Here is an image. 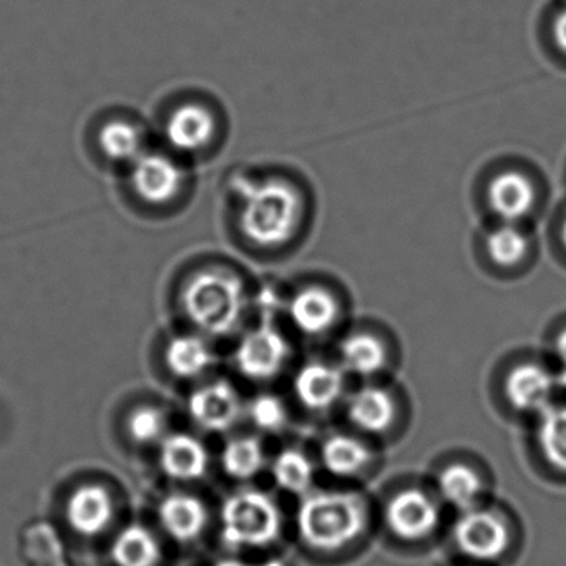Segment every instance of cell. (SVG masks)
<instances>
[{"instance_id":"6da1fadb","label":"cell","mask_w":566,"mask_h":566,"mask_svg":"<svg viewBox=\"0 0 566 566\" xmlns=\"http://www.w3.org/2000/svg\"><path fill=\"white\" fill-rule=\"evenodd\" d=\"M306 218L300 187L284 177L243 181L237 205V230L251 250L276 253L290 247Z\"/></svg>"},{"instance_id":"7a4b0ae2","label":"cell","mask_w":566,"mask_h":566,"mask_svg":"<svg viewBox=\"0 0 566 566\" xmlns=\"http://www.w3.org/2000/svg\"><path fill=\"white\" fill-rule=\"evenodd\" d=\"M250 303L247 280L221 264H205L185 277L180 307L201 333L223 336L243 319Z\"/></svg>"},{"instance_id":"3957f363","label":"cell","mask_w":566,"mask_h":566,"mask_svg":"<svg viewBox=\"0 0 566 566\" xmlns=\"http://www.w3.org/2000/svg\"><path fill=\"white\" fill-rule=\"evenodd\" d=\"M369 525L366 496L349 490L306 493L297 513L301 538L319 552H337L364 535Z\"/></svg>"},{"instance_id":"277c9868","label":"cell","mask_w":566,"mask_h":566,"mask_svg":"<svg viewBox=\"0 0 566 566\" xmlns=\"http://www.w3.org/2000/svg\"><path fill=\"white\" fill-rule=\"evenodd\" d=\"M223 538L231 546L261 548L281 532V512L266 493L243 490L224 502L221 510Z\"/></svg>"},{"instance_id":"5b68a950","label":"cell","mask_w":566,"mask_h":566,"mask_svg":"<svg viewBox=\"0 0 566 566\" xmlns=\"http://www.w3.org/2000/svg\"><path fill=\"white\" fill-rule=\"evenodd\" d=\"M128 170V187L144 207L165 210L184 197L190 184L187 167L171 151L148 148Z\"/></svg>"},{"instance_id":"8992f818","label":"cell","mask_w":566,"mask_h":566,"mask_svg":"<svg viewBox=\"0 0 566 566\" xmlns=\"http://www.w3.org/2000/svg\"><path fill=\"white\" fill-rule=\"evenodd\" d=\"M452 538L457 549L476 563L499 562L513 542L512 528L505 516L480 505L460 512L453 523Z\"/></svg>"},{"instance_id":"52a82bcc","label":"cell","mask_w":566,"mask_h":566,"mask_svg":"<svg viewBox=\"0 0 566 566\" xmlns=\"http://www.w3.org/2000/svg\"><path fill=\"white\" fill-rule=\"evenodd\" d=\"M164 137L168 150L177 157H198L217 144L220 118L203 102H181L165 117Z\"/></svg>"},{"instance_id":"ba28073f","label":"cell","mask_w":566,"mask_h":566,"mask_svg":"<svg viewBox=\"0 0 566 566\" xmlns=\"http://www.w3.org/2000/svg\"><path fill=\"white\" fill-rule=\"evenodd\" d=\"M387 530L402 542H423L440 525L439 502L426 490L406 486L390 495L384 506Z\"/></svg>"},{"instance_id":"9c48e42d","label":"cell","mask_w":566,"mask_h":566,"mask_svg":"<svg viewBox=\"0 0 566 566\" xmlns=\"http://www.w3.org/2000/svg\"><path fill=\"white\" fill-rule=\"evenodd\" d=\"M286 340L274 327L261 326L248 333L238 344L234 359L243 376L253 380L273 379L287 359Z\"/></svg>"},{"instance_id":"30bf717a","label":"cell","mask_w":566,"mask_h":566,"mask_svg":"<svg viewBox=\"0 0 566 566\" xmlns=\"http://www.w3.org/2000/svg\"><path fill=\"white\" fill-rule=\"evenodd\" d=\"M287 316L300 333L316 337L329 333L340 317L337 297L321 284H304L286 303Z\"/></svg>"},{"instance_id":"8fae6325","label":"cell","mask_w":566,"mask_h":566,"mask_svg":"<svg viewBox=\"0 0 566 566\" xmlns=\"http://www.w3.org/2000/svg\"><path fill=\"white\" fill-rule=\"evenodd\" d=\"M556 387L555 374L538 363H523L506 374L503 392L513 409L523 413L539 412L552 406Z\"/></svg>"},{"instance_id":"7c38bea8","label":"cell","mask_w":566,"mask_h":566,"mask_svg":"<svg viewBox=\"0 0 566 566\" xmlns=\"http://www.w3.org/2000/svg\"><path fill=\"white\" fill-rule=\"evenodd\" d=\"M191 417L203 429H230L241 412L240 397L228 382H213L191 394L188 402Z\"/></svg>"},{"instance_id":"4fadbf2b","label":"cell","mask_w":566,"mask_h":566,"mask_svg":"<svg viewBox=\"0 0 566 566\" xmlns=\"http://www.w3.org/2000/svg\"><path fill=\"white\" fill-rule=\"evenodd\" d=\"M346 389L343 369L326 363H310L297 373L294 392L310 410H327L336 406Z\"/></svg>"},{"instance_id":"5bb4252c","label":"cell","mask_w":566,"mask_h":566,"mask_svg":"<svg viewBox=\"0 0 566 566\" xmlns=\"http://www.w3.org/2000/svg\"><path fill=\"white\" fill-rule=\"evenodd\" d=\"M97 150L107 164L128 168L148 150L147 134L137 122L108 118L98 128Z\"/></svg>"},{"instance_id":"9a60e30c","label":"cell","mask_w":566,"mask_h":566,"mask_svg":"<svg viewBox=\"0 0 566 566\" xmlns=\"http://www.w3.org/2000/svg\"><path fill=\"white\" fill-rule=\"evenodd\" d=\"M347 417L360 432L384 436L396 422L397 402L384 387H360L347 402Z\"/></svg>"},{"instance_id":"2e32d148","label":"cell","mask_w":566,"mask_h":566,"mask_svg":"<svg viewBox=\"0 0 566 566\" xmlns=\"http://www.w3.org/2000/svg\"><path fill=\"white\" fill-rule=\"evenodd\" d=\"M486 200L490 210L500 220L515 223L532 213L536 203V190L525 175L503 171L490 181Z\"/></svg>"},{"instance_id":"e0dca14e","label":"cell","mask_w":566,"mask_h":566,"mask_svg":"<svg viewBox=\"0 0 566 566\" xmlns=\"http://www.w3.org/2000/svg\"><path fill=\"white\" fill-rule=\"evenodd\" d=\"M65 515L69 525L78 535H101L114 518L111 493L101 485H82L72 493Z\"/></svg>"},{"instance_id":"ac0fdd59","label":"cell","mask_w":566,"mask_h":566,"mask_svg":"<svg viewBox=\"0 0 566 566\" xmlns=\"http://www.w3.org/2000/svg\"><path fill=\"white\" fill-rule=\"evenodd\" d=\"M160 465L165 475L180 482L201 479L208 469L203 443L188 433H171L161 440Z\"/></svg>"},{"instance_id":"d6986e66","label":"cell","mask_w":566,"mask_h":566,"mask_svg":"<svg viewBox=\"0 0 566 566\" xmlns=\"http://www.w3.org/2000/svg\"><path fill=\"white\" fill-rule=\"evenodd\" d=\"M158 516L165 532L177 542H193L207 526L208 510L197 496L171 493L161 500Z\"/></svg>"},{"instance_id":"ffe728a7","label":"cell","mask_w":566,"mask_h":566,"mask_svg":"<svg viewBox=\"0 0 566 566\" xmlns=\"http://www.w3.org/2000/svg\"><path fill=\"white\" fill-rule=\"evenodd\" d=\"M437 492L447 505L459 513L465 512L480 505L485 482L469 463L453 462L443 467L437 475Z\"/></svg>"},{"instance_id":"44dd1931","label":"cell","mask_w":566,"mask_h":566,"mask_svg":"<svg viewBox=\"0 0 566 566\" xmlns=\"http://www.w3.org/2000/svg\"><path fill=\"white\" fill-rule=\"evenodd\" d=\"M324 469L334 476L353 479L373 463V450L357 437L349 433H334L321 447Z\"/></svg>"},{"instance_id":"7402d4cb","label":"cell","mask_w":566,"mask_h":566,"mask_svg":"<svg viewBox=\"0 0 566 566\" xmlns=\"http://www.w3.org/2000/svg\"><path fill=\"white\" fill-rule=\"evenodd\" d=\"M340 360L344 369L354 376L369 379L386 369L387 349L374 334H350L340 344Z\"/></svg>"},{"instance_id":"603a6c76","label":"cell","mask_w":566,"mask_h":566,"mask_svg":"<svg viewBox=\"0 0 566 566\" xmlns=\"http://www.w3.org/2000/svg\"><path fill=\"white\" fill-rule=\"evenodd\" d=\"M536 417L539 455L553 470L566 473V406L552 403Z\"/></svg>"},{"instance_id":"cb8c5ba5","label":"cell","mask_w":566,"mask_h":566,"mask_svg":"<svg viewBox=\"0 0 566 566\" xmlns=\"http://www.w3.org/2000/svg\"><path fill=\"white\" fill-rule=\"evenodd\" d=\"M165 360L175 376L181 379H193L211 366L213 353L200 336L181 334L168 343Z\"/></svg>"},{"instance_id":"d4e9b609","label":"cell","mask_w":566,"mask_h":566,"mask_svg":"<svg viewBox=\"0 0 566 566\" xmlns=\"http://www.w3.org/2000/svg\"><path fill=\"white\" fill-rule=\"evenodd\" d=\"M112 558L117 566H155L160 559V546L145 526L130 525L115 539Z\"/></svg>"},{"instance_id":"484cf974","label":"cell","mask_w":566,"mask_h":566,"mask_svg":"<svg viewBox=\"0 0 566 566\" xmlns=\"http://www.w3.org/2000/svg\"><path fill=\"white\" fill-rule=\"evenodd\" d=\"M221 463L224 472L233 479H253L264 465L263 447L253 437L230 440L221 453Z\"/></svg>"},{"instance_id":"4316f807","label":"cell","mask_w":566,"mask_h":566,"mask_svg":"<svg viewBox=\"0 0 566 566\" xmlns=\"http://www.w3.org/2000/svg\"><path fill=\"white\" fill-rule=\"evenodd\" d=\"M528 251V237L513 223L495 228L486 238V253L492 263L500 268L518 266L525 261Z\"/></svg>"},{"instance_id":"83f0119b","label":"cell","mask_w":566,"mask_h":566,"mask_svg":"<svg viewBox=\"0 0 566 566\" xmlns=\"http://www.w3.org/2000/svg\"><path fill=\"white\" fill-rule=\"evenodd\" d=\"M273 476L277 485L286 492L306 495L313 485V462L300 450H283L274 460Z\"/></svg>"},{"instance_id":"f1b7e54d","label":"cell","mask_w":566,"mask_h":566,"mask_svg":"<svg viewBox=\"0 0 566 566\" xmlns=\"http://www.w3.org/2000/svg\"><path fill=\"white\" fill-rule=\"evenodd\" d=\"M128 433L132 440L142 446L158 442L164 439L167 429V416L157 407L144 406L135 409L127 420Z\"/></svg>"},{"instance_id":"f546056e","label":"cell","mask_w":566,"mask_h":566,"mask_svg":"<svg viewBox=\"0 0 566 566\" xmlns=\"http://www.w3.org/2000/svg\"><path fill=\"white\" fill-rule=\"evenodd\" d=\"M250 416L254 426L266 430V432H276V430L283 429L287 420L284 403L270 394H263L251 402Z\"/></svg>"},{"instance_id":"4dcf8cb0","label":"cell","mask_w":566,"mask_h":566,"mask_svg":"<svg viewBox=\"0 0 566 566\" xmlns=\"http://www.w3.org/2000/svg\"><path fill=\"white\" fill-rule=\"evenodd\" d=\"M553 41L558 51L566 54V8L556 15L555 24H553Z\"/></svg>"},{"instance_id":"1f68e13d","label":"cell","mask_w":566,"mask_h":566,"mask_svg":"<svg viewBox=\"0 0 566 566\" xmlns=\"http://www.w3.org/2000/svg\"><path fill=\"white\" fill-rule=\"evenodd\" d=\"M555 354L563 367H566V327L559 331L555 339Z\"/></svg>"},{"instance_id":"d6a6232c","label":"cell","mask_w":566,"mask_h":566,"mask_svg":"<svg viewBox=\"0 0 566 566\" xmlns=\"http://www.w3.org/2000/svg\"><path fill=\"white\" fill-rule=\"evenodd\" d=\"M555 379H556V387H558V389L566 390V367H563V369L559 370L558 374H555Z\"/></svg>"},{"instance_id":"836d02e7","label":"cell","mask_w":566,"mask_h":566,"mask_svg":"<svg viewBox=\"0 0 566 566\" xmlns=\"http://www.w3.org/2000/svg\"><path fill=\"white\" fill-rule=\"evenodd\" d=\"M217 566H250L247 563L238 562V559H223V562L218 563Z\"/></svg>"},{"instance_id":"e575fe53","label":"cell","mask_w":566,"mask_h":566,"mask_svg":"<svg viewBox=\"0 0 566 566\" xmlns=\"http://www.w3.org/2000/svg\"><path fill=\"white\" fill-rule=\"evenodd\" d=\"M562 240H563V244H565V248H566V220H565V223H563V228H562Z\"/></svg>"}]
</instances>
